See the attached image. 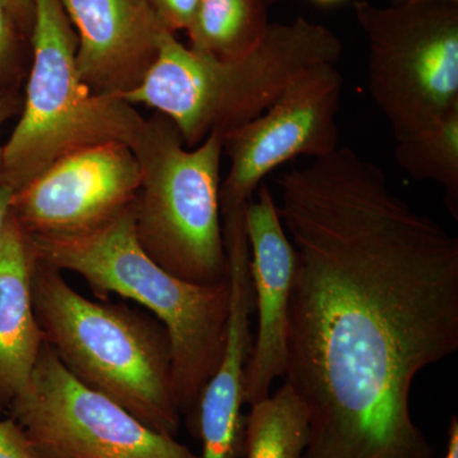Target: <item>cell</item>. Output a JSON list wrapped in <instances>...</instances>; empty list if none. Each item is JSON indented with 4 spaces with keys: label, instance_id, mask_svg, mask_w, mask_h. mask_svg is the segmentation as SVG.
Wrapping results in <instances>:
<instances>
[{
    "label": "cell",
    "instance_id": "cell-1",
    "mask_svg": "<svg viewBox=\"0 0 458 458\" xmlns=\"http://www.w3.org/2000/svg\"><path fill=\"white\" fill-rule=\"evenodd\" d=\"M276 185L294 249L283 377L309 411L303 458H437L411 391L458 351V238L351 147Z\"/></svg>",
    "mask_w": 458,
    "mask_h": 458
},
{
    "label": "cell",
    "instance_id": "cell-2",
    "mask_svg": "<svg viewBox=\"0 0 458 458\" xmlns=\"http://www.w3.org/2000/svg\"><path fill=\"white\" fill-rule=\"evenodd\" d=\"M31 238L38 260L77 274L101 300L114 293L141 304L164 325L181 414L188 415L197 434L199 401L225 349L228 278L216 284H194L159 267L138 242L132 204L83 233Z\"/></svg>",
    "mask_w": 458,
    "mask_h": 458
},
{
    "label": "cell",
    "instance_id": "cell-3",
    "mask_svg": "<svg viewBox=\"0 0 458 458\" xmlns=\"http://www.w3.org/2000/svg\"><path fill=\"white\" fill-rule=\"evenodd\" d=\"M342 55L335 33L304 17L270 23L256 47L236 59L199 54L165 32L143 82L119 98L168 117L194 148L260 116L306 69L337 64Z\"/></svg>",
    "mask_w": 458,
    "mask_h": 458
},
{
    "label": "cell",
    "instance_id": "cell-4",
    "mask_svg": "<svg viewBox=\"0 0 458 458\" xmlns=\"http://www.w3.org/2000/svg\"><path fill=\"white\" fill-rule=\"evenodd\" d=\"M31 298L45 343L75 378L157 432L176 436L182 414L170 337L158 319L125 304L89 300L63 271L38 259Z\"/></svg>",
    "mask_w": 458,
    "mask_h": 458
},
{
    "label": "cell",
    "instance_id": "cell-5",
    "mask_svg": "<svg viewBox=\"0 0 458 458\" xmlns=\"http://www.w3.org/2000/svg\"><path fill=\"white\" fill-rule=\"evenodd\" d=\"M31 64L16 128L3 144V183L25 188L63 157L105 143L132 147L146 119L81 80L78 38L60 0H32Z\"/></svg>",
    "mask_w": 458,
    "mask_h": 458
},
{
    "label": "cell",
    "instance_id": "cell-6",
    "mask_svg": "<svg viewBox=\"0 0 458 458\" xmlns=\"http://www.w3.org/2000/svg\"><path fill=\"white\" fill-rule=\"evenodd\" d=\"M223 137L214 131L188 148L176 125L156 113L131 147L141 174L132 203L138 242L159 267L194 284L228 278L219 204Z\"/></svg>",
    "mask_w": 458,
    "mask_h": 458
},
{
    "label": "cell",
    "instance_id": "cell-7",
    "mask_svg": "<svg viewBox=\"0 0 458 458\" xmlns=\"http://www.w3.org/2000/svg\"><path fill=\"white\" fill-rule=\"evenodd\" d=\"M352 7L369 45V93L394 140L458 106V3Z\"/></svg>",
    "mask_w": 458,
    "mask_h": 458
},
{
    "label": "cell",
    "instance_id": "cell-8",
    "mask_svg": "<svg viewBox=\"0 0 458 458\" xmlns=\"http://www.w3.org/2000/svg\"><path fill=\"white\" fill-rule=\"evenodd\" d=\"M8 411L41 458H200L87 387L47 343Z\"/></svg>",
    "mask_w": 458,
    "mask_h": 458
},
{
    "label": "cell",
    "instance_id": "cell-9",
    "mask_svg": "<svg viewBox=\"0 0 458 458\" xmlns=\"http://www.w3.org/2000/svg\"><path fill=\"white\" fill-rule=\"evenodd\" d=\"M344 78L336 64H318L286 87L260 116L225 132L227 177L221 182V218H243L259 186L297 157L321 158L339 143L336 116Z\"/></svg>",
    "mask_w": 458,
    "mask_h": 458
},
{
    "label": "cell",
    "instance_id": "cell-10",
    "mask_svg": "<svg viewBox=\"0 0 458 458\" xmlns=\"http://www.w3.org/2000/svg\"><path fill=\"white\" fill-rule=\"evenodd\" d=\"M140 180L131 147L105 143L84 148L13 192L11 213L31 236L83 233L131 207Z\"/></svg>",
    "mask_w": 458,
    "mask_h": 458
},
{
    "label": "cell",
    "instance_id": "cell-11",
    "mask_svg": "<svg viewBox=\"0 0 458 458\" xmlns=\"http://www.w3.org/2000/svg\"><path fill=\"white\" fill-rule=\"evenodd\" d=\"M251 256L252 294L258 309V334L245 373V405L270 396L271 385L284 376L289 300L294 273V249L286 234L278 204L262 182L246 210Z\"/></svg>",
    "mask_w": 458,
    "mask_h": 458
},
{
    "label": "cell",
    "instance_id": "cell-12",
    "mask_svg": "<svg viewBox=\"0 0 458 458\" xmlns=\"http://www.w3.org/2000/svg\"><path fill=\"white\" fill-rule=\"evenodd\" d=\"M77 33V68L96 95L137 89L156 62L167 30L149 0H60Z\"/></svg>",
    "mask_w": 458,
    "mask_h": 458
},
{
    "label": "cell",
    "instance_id": "cell-13",
    "mask_svg": "<svg viewBox=\"0 0 458 458\" xmlns=\"http://www.w3.org/2000/svg\"><path fill=\"white\" fill-rule=\"evenodd\" d=\"M228 259L229 313L225 349L218 369L205 385L198 406L200 458H240L245 454L246 364L251 352L250 316L254 306L251 256L246 236L225 241Z\"/></svg>",
    "mask_w": 458,
    "mask_h": 458
},
{
    "label": "cell",
    "instance_id": "cell-14",
    "mask_svg": "<svg viewBox=\"0 0 458 458\" xmlns=\"http://www.w3.org/2000/svg\"><path fill=\"white\" fill-rule=\"evenodd\" d=\"M32 238L9 213L0 229V412L29 385L45 339L33 312Z\"/></svg>",
    "mask_w": 458,
    "mask_h": 458
},
{
    "label": "cell",
    "instance_id": "cell-15",
    "mask_svg": "<svg viewBox=\"0 0 458 458\" xmlns=\"http://www.w3.org/2000/svg\"><path fill=\"white\" fill-rule=\"evenodd\" d=\"M264 0H200L188 31L190 49L216 59L250 53L267 32Z\"/></svg>",
    "mask_w": 458,
    "mask_h": 458
},
{
    "label": "cell",
    "instance_id": "cell-16",
    "mask_svg": "<svg viewBox=\"0 0 458 458\" xmlns=\"http://www.w3.org/2000/svg\"><path fill=\"white\" fill-rule=\"evenodd\" d=\"M250 406L251 411L245 418L246 458H303L309 443V411L288 385Z\"/></svg>",
    "mask_w": 458,
    "mask_h": 458
},
{
    "label": "cell",
    "instance_id": "cell-17",
    "mask_svg": "<svg viewBox=\"0 0 458 458\" xmlns=\"http://www.w3.org/2000/svg\"><path fill=\"white\" fill-rule=\"evenodd\" d=\"M394 158L411 179L438 183L451 216L458 219V106L423 131L397 140Z\"/></svg>",
    "mask_w": 458,
    "mask_h": 458
},
{
    "label": "cell",
    "instance_id": "cell-18",
    "mask_svg": "<svg viewBox=\"0 0 458 458\" xmlns=\"http://www.w3.org/2000/svg\"><path fill=\"white\" fill-rule=\"evenodd\" d=\"M31 64V41L0 0V95L22 93Z\"/></svg>",
    "mask_w": 458,
    "mask_h": 458
},
{
    "label": "cell",
    "instance_id": "cell-19",
    "mask_svg": "<svg viewBox=\"0 0 458 458\" xmlns=\"http://www.w3.org/2000/svg\"><path fill=\"white\" fill-rule=\"evenodd\" d=\"M159 22L168 32L188 30L200 0H149Z\"/></svg>",
    "mask_w": 458,
    "mask_h": 458
},
{
    "label": "cell",
    "instance_id": "cell-20",
    "mask_svg": "<svg viewBox=\"0 0 458 458\" xmlns=\"http://www.w3.org/2000/svg\"><path fill=\"white\" fill-rule=\"evenodd\" d=\"M0 458H41L16 420L0 418Z\"/></svg>",
    "mask_w": 458,
    "mask_h": 458
},
{
    "label": "cell",
    "instance_id": "cell-21",
    "mask_svg": "<svg viewBox=\"0 0 458 458\" xmlns=\"http://www.w3.org/2000/svg\"><path fill=\"white\" fill-rule=\"evenodd\" d=\"M23 93H5L0 95V134L3 126L12 117L18 116L22 110ZM3 183V144L0 143V186Z\"/></svg>",
    "mask_w": 458,
    "mask_h": 458
},
{
    "label": "cell",
    "instance_id": "cell-22",
    "mask_svg": "<svg viewBox=\"0 0 458 458\" xmlns=\"http://www.w3.org/2000/svg\"><path fill=\"white\" fill-rule=\"evenodd\" d=\"M12 16L14 17L18 26L31 38L33 25L32 0H5Z\"/></svg>",
    "mask_w": 458,
    "mask_h": 458
},
{
    "label": "cell",
    "instance_id": "cell-23",
    "mask_svg": "<svg viewBox=\"0 0 458 458\" xmlns=\"http://www.w3.org/2000/svg\"><path fill=\"white\" fill-rule=\"evenodd\" d=\"M445 458H458V420L456 415L451 419L448 427L447 451Z\"/></svg>",
    "mask_w": 458,
    "mask_h": 458
},
{
    "label": "cell",
    "instance_id": "cell-24",
    "mask_svg": "<svg viewBox=\"0 0 458 458\" xmlns=\"http://www.w3.org/2000/svg\"><path fill=\"white\" fill-rule=\"evenodd\" d=\"M12 195H13V191L8 186H0V229L4 225L9 209H11Z\"/></svg>",
    "mask_w": 458,
    "mask_h": 458
},
{
    "label": "cell",
    "instance_id": "cell-25",
    "mask_svg": "<svg viewBox=\"0 0 458 458\" xmlns=\"http://www.w3.org/2000/svg\"><path fill=\"white\" fill-rule=\"evenodd\" d=\"M394 5L400 4H418V3H430V2H448L458 3V0H391Z\"/></svg>",
    "mask_w": 458,
    "mask_h": 458
},
{
    "label": "cell",
    "instance_id": "cell-26",
    "mask_svg": "<svg viewBox=\"0 0 458 458\" xmlns=\"http://www.w3.org/2000/svg\"><path fill=\"white\" fill-rule=\"evenodd\" d=\"M312 2L318 5H324V7H330V5L339 4L344 0H312Z\"/></svg>",
    "mask_w": 458,
    "mask_h": 458
},
{
    "label": "cell",
    "instance_id": "cell-27",
    "mask_svg": "<svg viewBox=\"0 0 458 458\" xmlns=\"http://www.w3.org/2000/svg\"><path fill=\"white\" fill-rule=\"evenodd\" d=\"M267 5L273 4V3L278 2V0H264Z\"/></svg>",
    "mask_w": 458,
    "mask_h": 458
}]
</instances>
